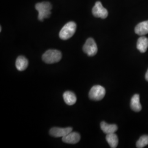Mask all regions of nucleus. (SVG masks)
Instances as JSON below:
<instances>
[{"mask_svg": "<svg viewBox=\"0 0 148 148\" xmlns=\"http://www.w3.org/2000/svg\"><path fill=\"white\" fill-rule=\"evenodd\" d=\"M35 8L38 12V20L43 21L44 19L48 18L51 16L52 6L49 2H42L36 4Z\"/></svg>", "mask_w": 148, "mask_h": 148, "instance_id": "obj_1", "label": "nucleus"}, {"mask_svg": "<svg viewBox=\"0 0 148 148\" xmlns=\"http://www.w3.org/2000/svg\"><path fill=\"white\" fill-rule=\"evenodd\" d=\"M77 25L74 21H70L66 23L59 32V37L63 40H68L72 37L76 30Z\"/></svg>", "mask_w": 148, "mask_h": 148, "instance_id": "obj_2", "label": "nucleus"}, {"mask_svg": "<svg viewBox=\"0 0 148 148\" xmlns=\"http://www.w3.org/2000/svg\"><path fill=\"white\" fill-rule=\"evenodd\" d=\"M62 57V53L57 49H49L43 54L42 60L47 64L59 62Z\"/></svg>", "mask_w": 148, "mask_h": 148, "instance_id": "obj_3", "label": "nucleus"}, {"mask_svg": "<svg viewBox=\"0 0 148 148\" xmlns=\"http://www.w3.org/2000/svg\"><path fill=\"white\" fill-rule=\"evenodd\" d=\"M105 88L100 85H95L92 87L89 92V97L93 101L101 100L106 95Z\"/></svg>", "mask_w": 148, "mask_h": 148, "instance_id": "obj_4", "label": "nucleus"}, {"mask_svg": "<svg viewBox=\"0 0 148 148\" xmlns=\"http://www.w3.org/2000/svg\"><path fill=\"white\" fill-rule=\"evenodd\" d=\"M83 51L90 57L95 56L98 52V47L93 38H89L87 40L83 47Z\"/></svg>", "mask_w": 148, "mask_h": 148, "instance_id": "obj_5", "label": "nucleus"}, {"mask_svg": "<svg viewBox=\"0 0 148 148\" xmlns=\"http://www.w3.org/2000/svg\"><path fill=\"white\" fill-rule=\"evenodd\" d=\"M93 15L97 18L106 19L108 16V12L101 4L100 1H97L92 9Z\"/></svg>", "mask_w": 148, "mask_h": 148, "instance_id": "obj_6", "label": "nucleus"}, {"mask_svg": "<svg viewBox=\"0 0 148 148\" xmlns=\"http://www.w3.org/2000/svg\"><path fill=\"white\" fill-rule=\"evenodd\" d=\"M73 128L71 127L59 128L53 127L49 131V134L54 137H63L69 133L72 132Z\"/></svg>", "mask_w": 148, "mask_h": 148, "instance_id": "obj_7", "label": "nucleus"}, {"mask_svg": "<svg viewBox=\"0 0 148 148\" xmlns=\"http://www.w3.org/2000/svg\"><path fill=\"white\" fill-rule=\"evenodd\" d=\"M81 139L79 133L75 132H71L67 135L62 138V140L64 143L68 144H76Z\"/></svg>", "mask_w": 148, "mask_h": 148, "instance_id": "obj_8", "label": "nucleus"}, {"mask_svg": "<svg viewBox=\"0 0 148 148\" xmlns=\"http://www.w3.org/2000/svg\"><path fill=\"white\" fill-rule=\"evenodd\" d=\"M134 32L136 34L140 36L148 34V21L139 23L135 27Z\"/></svg>", "mask_w": 148, "mask_h": 148, "instance_id": "obj_9", "label": "nucleus"}, {"mask_svg": "<svg viewBox=\"0 0 148 148\" xmlns=\"http://www.w3.org/2000/svg\"><path fill=\"white\" fill-rule=\"evenodd\" d=\"M29 64L28 60L24 56H19L16 60V66L18 70L22 71L27 69Z\"/></svg>", "mask_w": 148, "mask_h": 148, "instance_id": "obj_10", "label": "nucleus"}, {"mask_svg": "<svg viewBox=\"0 0 148 148\" xmlns=\"http://www.w3.org/2000/svg\"><path fill=\"white\" fill-rule=\"evenodd\" d=\"M130 106L133 110L136 112H139L142 110V106L140 103L139 95L136 94L133 95L131 100Z\"/></svg>", "mask_w": 148, "mask_h": 148, "instance_id": "obj_11", "label": "nucleus"}, {"mask_svg": "<svg viewBox=\"0 0 148 148\" xmlns=\"http://www.w3.org/2000/svg\"><path fill=\"white\" fill-rule=\"evenodd\" d=\"M101 128L103 132L106 134L115 133L117 131V126L115 124H108L106 122L103 121L101 123Z\"/></svg>", "mask_w": 148, "mask_h": 148, "instance_id": "obj_12", "label": "nucleus"}, {"mask_svg": "<svg viewBox=\"0 0 148 148\" xmlns=\"http://www.w3.org/2000/svg\"><path fill=\"white\" fill-rule=\"evenodd\" d=\"M64 101L68 106H73L76 102L77 98L73 92L66 91L63 94Z\"/></svg>", "mask_w": 148, "mask_h": 148, "instance_id": "obj_13", "label": "nucleus"}, {"mask_svg": "<svg viewBox=\"0 0 148 148\" xmlns=\"http://www.w3.org/2000/svg\"><path fill=\"white\" fill-rule=\"evenodd\" d=\"M137 48L141 53H145L148 48V38L145 36H141L138 40Z\"/></svg>", "mask_w": 148, "mask_h": 148, "instance_id": "obj_14", "label": "nucleus"}, {"mask_svg": "<svg viewBox=\"0 0 148 148\" xmlns=\"http://www.w3.org/2000/svg\"><path fill=\"white\" fill-rule=\"evenodd\" d=\"M106 140L111 148H116L119 143V140L116 134L115 133L106 134Z\"/></svg>", "mask_w": 148, "mask_h": 148, "instance_id": "obj_15", "label": "nucleus"}, {"mask_svg": "<svg viewBox=\"0 0 148 148\" xmlns=\"http://www.w3.org/2000/svg\"><path fill=\"white\" fill-rule=\"evenodd\" d=\"M148 145V136L144 135L139 138L136 143V147L138 148H143Z\"/></svg>", "mask_w": 148, "mask_h": 148, "instance_id": "obj_16", "label": "nucleus"}, {"mask_svg": "<svg viewBox=\"0 0 148 148\" xmlns=\"http://www.w3.org/2000/svg\"><path fill=\"white\" fill-rule=\"evenodd\" d=\"M145 79L147 81H148V70H147V73H146V74H145Z\"/></svg>", "mask_w": 148, "mask_h": 148, "instance_id": "obj_17", "label": "nucleus"}, {"mask_svg": "<svg viewBox=\"0 0 148 148\" xmlns=\"http://www.w3.org/2000/svg\"><path fill=\"white\" fill-rule=\"evenodd\" d=\"M0 29H0V32H1V30H2V27H1Z\"/></svg>", "mask_w": 148, "mask_h": 148, "instance_id": "obj_18", "label": "nucleus"}]
</instances>
